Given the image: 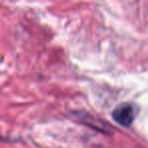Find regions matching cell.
Masks as SVG:
<instances>
[{
    "label": "cell",
    "instance_id": "6da1fadb",
    "mask_svg": "<svg viewBox=\"0 0 148 148\" xmlns=\"http://www.w3.org/2000/svg\"><path fill=\"white\" fill-rule=\"evenodd\" d=\"M113 118L120 125L128 127L133 123L135 119V111L133 106L129 103H123L117 107L113 112Z\"/></svg>",
    "mask_w": 148,
    "mask_h": 148
}]
</instances>
